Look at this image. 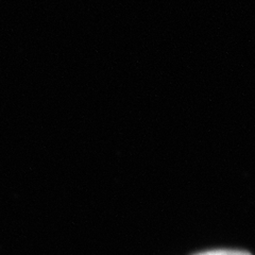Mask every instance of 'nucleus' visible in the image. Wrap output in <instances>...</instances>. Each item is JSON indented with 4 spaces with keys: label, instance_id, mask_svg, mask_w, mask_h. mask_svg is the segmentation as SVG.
<instances>
[{
    "label": "nucleus",
    "instance_id": "obj_1",
    "mask_svg": "<svg viewBox=\"0 0 255 255\" xmlns=\"http://www.w3.org/2000/svg\"><path fill=\"white\" fill-rule=\"evenodd\" d=\"M195 255H251V254L246 251H237V250H216V251L199 253Z\"/></svg>",
    "mask_w": 255,
    "mask_h": 255
}]
</instances>
